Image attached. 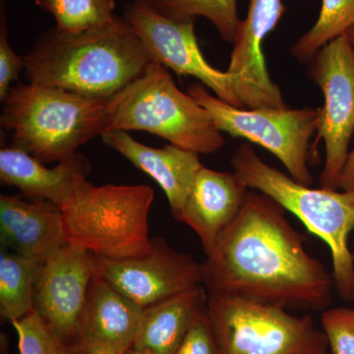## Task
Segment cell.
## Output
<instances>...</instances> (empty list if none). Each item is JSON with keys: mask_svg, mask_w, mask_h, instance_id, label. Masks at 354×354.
Segmentation results:
<instances>
[{"mask_svg": "<svg viewBox=\"0 0 354 354\" xmlns=\"http://www.w3.org/2000/svg\"><path fill=\"white\" fill-rule=\"evenodd\" d=\"M207 301L208 291L198 285L142 309L133 348L176 354Z\"/></svg>", "mask_w": 354, "mask_h": 354, "instance_id": "cell-19", "label": "cell"}, {"mask_svg": "<svg viewBox=\"0 0 354 354\" xmlns=\"http://www.w3.org/2000/svg\"><path fill=\"white\" fill-rule=\"evenodd\" d=\"M153 199L150 186H95L80 179L62 206L67 242L109 259L144 255L152 249L148 218Z\"/></svg>", "mask_w": 354, "mask_h": 354, "instance_id": "cell-6", "label": "cell"}, {"mask_svg": "<svg viewBox=\"0 0 354 354\" xmlns=\"http://www.w3.org/2000/svg\"><path fill=\"white\" fill-rule=\"evenodd\" d=\"M232 165L247 187L278 202L329 246L335 290L342 299L354 301V255L348 247L354 228L353 193L314 189L297 183L265 162L247 143L235 151Z\"/></svg>", "mask_w": 354, "mask_h": 354, "instance_id": "cell-4", "label": "cell"}, {"mask_svg": "<svg viewBox=\"0 0 354 354\" xmlns=\"http://www.w3.org/2000/svg\"><path fill=\"white\" fill-rule=\"evenodd\" d=\"M29 82L109 101L152 62L141 39L123 18L68 34L44 32L25 55Z\"/></svg>", "mask_w": 354, "mask_h": 354, "instance_id": "cell-2", "label": "cell"}, {"mask_svg": "<svg viewBox=\"0 0 354 354\" xmlns=\"http://www.w3.org/2000/svg\"><path fill=\"white\" fill-rule=\"evenodd\" d=\"M11 324L17 333L19 354H73L35 311Z\"/></svg>", "mask_w": 354, "mask_h": 354, "instance_id": "cell-24", "label": "cell"}, {"mask_svg": "<svg viewBox=\"0 0 354 354\" xmlns=\"http://www.w3.org/2000/svg\"><path fill=\"white\" fill-rule=\"evenodd\" d=\"M309 75L325 97L316 137V143L323 140L326 151L319 184L337 190L354 133V46L346 32L317 51Z\"/></svg>", "mask_w": 354, "mask_h": 354, "instance_id": "cell-9", "label": "cell"}, {"mask_svg": "<svg viewBox=\"0 0 354 354\" xmlns=\"http://www.w3.org/2000/svg\"><path fill=\"white\" fill-rule=\"evenodd\" d=\"M75 354H120L118 351L109 348H95L88 349V351H82Z\"/></svg>", "mask_w": 354, "mask_h": 354, "instance_id": "cell-29", "label": "cell"}, {"mask_svg": "<svg viewBox=\"0 0 354 354\" xmlns=\"http://www.w3.org/2000/svg\"><path fill=\"white\" fill-rule=\"evenodd\" d=\"M160 13L176 19H195L198 16L213 23L221 39L234 41L241 20L237 0H149Z\"/></svg>", "mask_w": 354, "mask_h": 354, "instance_id": "cell-22", "label": "cell"}, {"mask_svg": "<svg viewBox=\"0 0 354 354\" xmlns=\"http://www.w3.org/2000/svg\"><path fill=\"white\" fill-rule=\"evenodd\" d=\"M188 94L206 109L221 132L241 137L272 153L297 183L311 186L310 139L318 129L321 109H239L209 94L199 84Z\"/></svg>", "mask_w": 354, "mask_h": 354, "instance_id": "cell-8", "label": "cell"}, {"mask_svg": "<svg viewBox=\"0 0 354 354\" xmlns=\"http://www.w3.org/2000/svg\"><path fill=\"white\" fill-rule=\"evenodd\" d=\"M339 188H342L344 192L354 194V149L348 153L346 164L342 169L339 176Z\"/></svg>", "mask_w": 354, "mask_h": 354, "instance_id": "cell-28", "label": "cell"}, {"mask_svg": "<svg viewBox=\"0 0 354 354\" xmlns=\"http://www.w3.org/2000/svg\"><path fill=\"white\" fill-rule=\"evenodd\" d=\"M124 354H152L150 351H145V349H137V348H130L129 351H127Z\"/></svg>", "mask_w": 354, "mask_h": 354, "instance_id": "cell-30", "label": "cell"}, {"mask_svg": "<svg viewBox=\"0 0 354 354\" xmlns=\"http://www.w3.org/2000/svg\"><path fill=\"white\" fill-rule=\"evenodd\" d=\"M94 274V254L67 242L41 263L35 283L34 311L73 354Z\"/></svg>", "mask_w": 354, "mask_h": 354, "instance_id": "cell-11", "label": "cell"}, {"mask_svg": "<svg viewBox=\"0 0 354 354\" xmlns=\"http://www.w3.org/2000/svg\"><path fill=\"white\" fill-rule=\"evenodd\" d=\"M25 59L11 48L7 36L6 8L1 4L0 14V101L3 102L11 90V84L17 81L25 69Z\"/></svg>", "mask_w": 354, "mask_h": 354, "instance_id": "cell-27", "label": "cell"}, {"mask_svg": "<svg viewBox=\"0 0 354 354\" xmlns=\"http://www.w3.org/2000/svg\"><path fill=\"white\" fill-rule=\"evenodd\" d=\"M248 187L235 172H223L203 165L183 211L176 221L192 228L208 255L221 232L236 218Z\"/></svg>", "mask_w": 354, "mask_h": 354, "instance_id": "cell-15", "label": "cell"}, {"mask_svg": "<svg viewBox=\"0 0 354 354\" xmlns=\"http://www.w3.org/2000/svg\"><path fill=\"white\" fill-rule=\"evenodd\" d=\"M286 212L264 193H247L239 215L202 263L208 293L286 310L329 306L334 279L310 255L305 237L286 220Z\"/></svg>", "mask_w": 354, "mask_h": 354, "instance_id": "cell-1", "label": "cell"}, {"mask_svg": "<svg viewBox=\"0 0 354 354\" xmlns=\"http://www.w3.org/2000/svg\"><path fill=\"white\" fill-rule=\"evenodd\" d=\"M108 102L29 82L11 88L0 123L12 134L11 147L43 164L62 162L106 130Z\"/></svg>", "mask_w": 354, "mask_h": 354, "instance_id": "cell-3", "label": "cell"}, {"mask_svg": "<svg viewBox=\"0 0 354 354\" xmlns=\"http://www.w3.org/2000/svg\"><path fill=\"white\" fill-rule=\"evenodd\" d=\"M285 10L281 0H250L246 18L237 27L227 72L243 109L288 108L269 75L262 50Z\"/></svg>", "mask_w": 354, "mask_h": 354, "instance_id": "cell-13", "label": "cell"}, {"mask_svg": "<svg viewBox=\"0 0 354 354\" xmlns=\"http://www.w3.org/2000/svg\"><path fill=\"white\" fill-rule=\"evenodd\" d=\"M41 263L0 249V317L12 323L34 311L35 283Z\"/></svg>", "mask_w": 354, "mask_h": 354, "instance_id": "cell-20", "label": "cell"}, {"mask_svg": "<svg viewBox=\"0 0 354 354\" xmlns=\"http://www.w3.org/2000/svg\"><path fill=\"white\" fill-rule=\"evenodd\" d=\"M321 326L329 344L330 354H354V309L325 310Z\"/></svg>", "mask_w": 354, "mask_h": 354, "instance_id": "cell-25", "label": "cell"}, {"mask_svg": "<svg viewBox=\"0 0 354 354\" xmlns=\"http://www.w3.org/2000/svg\"><path fill=\"white\" fill-rule=\"evenodd\" d=\"M123 19L141 39L152 62L179 76L197 78L223 102L243 109L227 72L214 68L203 55L195 35V19L169 17L149 0H131Z\"/></svg>", "mask_w": 354, "mask_h": 354, "instance_id": "cell-10", "label": "cell"}, {"mask_svg": "<svg viewBox=\"0 0 354 354\" xmlns=\"http://www.w3.org/2000/svg\"><path fill=\"white\" fill-rule=\"evenodd\" d=\"M0 242L22 257L44 262L67 243L62 208L50 201H28L22 194L1 195Z\"/></svg>", "mask_w": 354, "mask_h": 354, "instance_id": "cell-14", "label": "cell"}, {"mask_svg": "<svg viewBox=\"0 0 354 354\" xmlns=\"http://www.w3.org/2000/svg\"><path fill=\"white\" fill-rule=\"evenodd\" d=\"M354 24V0H323L315 25L292 48L297 59L309 60L317 51Z\"/></svg>", "mask_w": 354, "mask_h": 354, "instance_id": "cell-23", "label": "cell"}, {"mask_svg": "<svg viewBox=\"0 0 354 354\" xmlns=\"http://www.w3.org/2000/svg\"><path fill=\"white\" fill-rule=\"evenodd\" d=\"M176 354H221L207 306L198 313Z\"/></svg>", "mask_w": 354, "mask_h": 354, "instance_id": "cell-26", "label": "cell"}, {"mask_svg": "<svg viewBox=\"0 0 354 354\" xmlns=\"http://www.w3.org/2000/svg\"><path fill=\"white\" fill-rule=\"evenodd\" d=\"M346 35H348L349 39H351V44L354 46V24L351 26V28L346 32Z\"/></svg>", "mask_w": 354, "mask_h": 354, "instance_id": "cell-31", "label": "cell"}, {"mask_svg": "<svg viewBox=\"0 0 354 354\" xmlns=\"http://www.w3.org/2000/svg\"><path fill=\"white\" fill-rule=\"evenodd\" d=\"M94 260L95 272L142 308L203 285L202 263L160 237L152 239V249L144 255L109 259L94 254Z\"/></svg>", "mask_w": 354, "mask_h": 354, "instance_id": "cell-12", "label": "cell"}, {"mask_svg": "<svg viewBox=\"0 0 354 354\" xmlns=\"http://www.w3.org/2000/svg\"><path fill=\"white\" fill-rule=\"evenodd\" d=\"M36 4L53 16L58 31L68 34L104 27L116 17V0H36Z\"/></svg>", "mask_w": 354, "mask_h": 354, "instance_id": "cell-21", "label": "cell"}, {"mask_svg": "<svg viewBox=\"0 0 354 354\" xmlns=\"http://www.w3.org/2000/svg\"><path fill=\"white\" fill-rule=\"evenodd\" d=\"M207 310L221 354H330L309 314L216 293H208Z\"/></svg>", "mask_w": 354, "mask_h": 354, "instance_id": "cell-7", "label": "cell"}, {"mask_svg": "<svg viewBox=\"0 0 354 354\" xmlns=\"http://www.w3.org/2000/svg\"><path fill=\"white\" fill-rule=\"evenodd\" d=\"M142 309L95 272L75 353L109 348L124 354L134 344Z\"/></svg>", "mask_w": 354, "mask_h": 354, "instance_id": "cell-17", "label": "cell"}, {"mask_svg": "<svg viewBox=\"0 0 354 354\" xmlns=\"http://www.w3.org/2000/svg\"><path fill=\"white\" fill-rule=\"evenodd\" d=\"M91 169L90 160L80 153L48 169L19 149L4 146L0 150L1 184L17 187L26 199L53 202L60 208Z\"/></svg>", "mask_w": 354, "mask_h": 354, "instance_id": "cell-18", "label": "cell"}, {"mask_svg": "<svg viewBox=\"0 0 354 354\" xmlns=\"http://www.w3.org/2000/svg\"><path fill=\"white\" fill-rule=\"evenodd\" d=\"M101 136L104 144L127 158L160 186L167 195L171 215L177 220L203 167L199 153L171 144L164 148L143 145L123 130H106Z\"/></svg>", "mask_w": 354, "mask_h": 354, "instance_id": "cell-16", "label": "cell"}, {"mask_svg": "<svg viewBox=\"0 0 354 354\" xmlns=\"http://www.w3.org/2000/svg\"><path fill=\"white\" fill-rule=\"evenodd\" d=\"M106 130L146 131L199 155L225 144L206 109L179 90L167 67L155 62L109 100Z\"/></svg>", "mask_w": 354, "mask_h": 354, "instance_id": "cell-5", "label": "cell"}]
</instances>
